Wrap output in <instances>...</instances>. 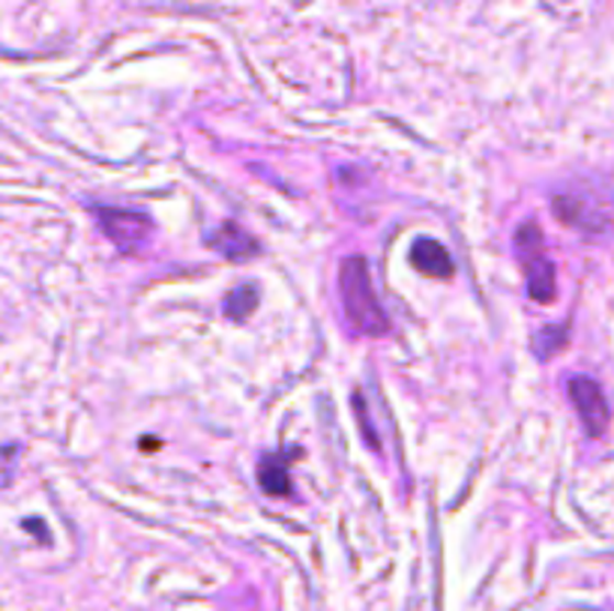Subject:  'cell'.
Listing matches in <instances>:
<instances>
[{
	"label": "cell",
	"instance_id": "5b68a950",
	"mask_svg": "<svg viewBox=\"0 0 614 611\" xmlns=\"http://www.w3.org/2000/svg\"><path fill=\"white\" fill-rule=\"evenodd\" d=\"M551 208H555V216H558L563 225H570V229L576 231H584L588 237H593V234H605V231L612 229V216L605 213L603 204H593L591 198L576 196V192L558 196L555 201H551Z\"/></svg>",
	"mask_w": 614,
	"mask_h": 611
},
{
	"label": "cell",
	"instance_id": "3957f363",
	"mask_svg": "<svg viewBox=\"0 0 614 611\" xmlns=\"http://www.w3.org/2000/svg\"><path fill=\"white\" fill-rule=\"evenodd\" d=\"M97 219L102 231H105V237L121 252L138 249L154 234V219L142 213V210L97 208Z\"/></svg>",
	"mask_w": 614,
	"mask_h": 611
},
{
	"label": "cell",
	"instance_id": "ba28073f",
	"mask_svg": "<svg viewBox=\"0 0 614 611\" xmlns=\"http://www.w3.org/2000/svg\"><path fill=\"white\" fill-rule=\"evenodd\" d=\"M258 482L264 491L270 495H288L291 491V480H288V462L282 456H267L258 465Z\"/></svg>",
	"mask_w": 614,
	"mask_h": 611
},
{
	"label": "cell",
	"instance_id": "7a4b0ae2",
	"mask_svg": "<svg viewBox=\"0 0 614 611\" xmlns=\"http://www.w3.org/2000/svg\"><path fill=\"white\" fill-rule=\"evenodd\" d=\"M518 255L525 264L527 276V295L539 300V303H551L558 295V285H555V264L546 258L543 252V234H539L537 222H527L522 225L516 234Z\"/></svg>",
	"mask_w": 614,
	"mask_h": 611
},
{
	"label": "cell",
	"instance_id": "6da1fadb",
	"mask_svg": "<svg viewBox=\"0 0 614 611\" xmlns=\"http://www.w3.org/2000/svg\"><path fill=\"white\" fill-rule=\"evenodd\" d=\"M339 295L345 315L362 336H387L390 333V318L378 303L369 276V264L362 255H348L339 267Z\"/></svg>",
	"mask_w": 614,
	"mask_h": 611
},
{
	"label": "cell",
	"instance_id": "9c48e42d",
	"mask_svg": "<svg viewBox=\"0 0 614 611\" xmlns=\"http://www.w3.org/2000/svg\"><path fill=\"white\" fill-rule=\"evenodd\" d=\"M255 306H258V288L246 282L225 297V315L234 318V321H243V318L253 315Z\"/></svg>",
	"mask_w": 614,
	"mask_h": 611
},
{
	"label": "cell",
	"instance_id": "52a82bcc",
	"mask_svg": "<svg viewBox=\"0 0 614 611\" xmlns=\"http://www.w3.org/2000/svg\"><path fill=\"white\" fill-rule=\"evenodd\" d=\"M411 262L417 267L420 274H426L428 279H450L456 274V264H453L450 252L444 249L438 241H423L414 243V249H411Z\"/></svg>",
	"mask_w": 614,
	"mask_h": 611
},
{
	"label": "cell",
	"instance_id": "277c9868",
	"mask_svg": "<svg viewBox=\"0 0 614 611\" xmlns=\"http://www.w3.org/2000/svg\"><path fill=\"white\" fill-rule=\"evenodd\" d=\"M567 390H570V399L576 404V414L582 420L584 432L591 437L605 435L612 411H609V402H605L603 387L593 381V378H588V375H572Z\"/></svg>",
	"mask_w": 614,
	"mask_h": 611
},
{
	"label": "cell",
	"instance_id": "8992f818",
	"mask_svg": "<svg viewBox=\"0 0 614 611\" xmlns=\"http://www.w3.org/2000/svg\"><path fill=\"white\" fill-rule=\"evenodd\" d=\"M208 246L213 252L225 255L228 262H246V258H253L255 252H258V243L241 225H234V222H222L220 229L210 231Z\"/></svg>",
	"mask_w": 614,
	"mask_h": 611
},
{
	"label": "cell",
	"instance_id": "30bf717a",
	"mask_svg": "<svg viewBox=\"0 0 614 611\" xmlns=\"http://www.w3.org/2000/svg\"><path fill=\"white\" fill-rule=\"evenodd\" d=\"M563 345H567V324H551V327H543L534 336V351H537L539 357H551Z\"/></svg>",
	"mask_w": 614,
	"mask_h": 611
}]
</instances>
